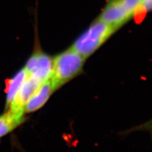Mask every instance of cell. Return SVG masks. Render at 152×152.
<instances>
[{
    "mask_svg": "<svg viewBox=\"0 0 152 152\" xmlns=\"http://www.w3.org/2000/svg\"><path fill=\"white\" fill-rule=\"evenodd\" d=\"M86 60L71 48L55 57L51 79L56 91L81 74Z\"/></svg>",
    "mask_w": 152,
    "mask_h": 152,
    "instance_id": "obj_1",
    "label": "cell"
},
{
    "mask_svg": "<svg viewBox=\"0 0 152 152\" xmlns=\"http://www.w3.org/2000/svg\"><path fill=\"white\" fill-rule=\"evenodd\" d=\"M118 29V27L98 18L75 41L70 48L86 59Z\"/></svg>",
    "mask_w": 152,
    "mask_h": 152,
    "instance_id": "obj_2",
    "label": "cell"
},
{
    "mask_svg": "<svg viewBox=\"0 0 152 152\" xmlns=\"http://www.w3.org/2000/svg\"><path fill=\"white\" fill-rule=\"evenodd\" d=\"M142 0H108L98 19L119 28L137 15Z\"/></svg>",
    "mask_w": 152,
    "mask_h": 152,
    "instance_id": "obj_3",
    "label": "cell"
},
{
    "mask_svg": "<svg viewBox=\"0 0 152 152\" xmlns=\"http://www.w3.org/2000/svg\"><path fill=\"white\" fill-rule=\"evenodd\" d=\"M53 58L41 50H36L27 61L24 69L28 75L44 83L51 78Z\"/></svg>",
    "mask_w": 152,
    "mask_h": 152,
    "instance_id": "obj_4",
    "label": "cell"
},
{
    "mask_svg": "<svg viewBox=\"0 0 152 152\" xmlns=\"http://www.w3.org/2000/svg\"><path fill=\"white\" fill-rule=\"evenodd\" d=\"M41 84L42 83L39 80L27 75V77L14 98L10 110L24 112V107L26 103Z\"/></svg>",
    "mask_w": 152,
    "mask_h": 152,
    "instance_id": "obj_5",
    "label": "cell"
},
{
    "mask_svg": "<svg viewBox=\"0 0 152 152\" xmlns=\"http://www.w3.org/2000/svg\"><path fill=\"white\" fill-rule=\"evenodd\" d=\"M56 90L51 78L42 83L33 94L24 107V113H31L39 110L48 100Z\"/></svg>",
    "mask_w": 152,
    "mask_h": 152,
    "instance_id": "obj_6",
    "label": "cell"
},
{
    "mask_svg": "<svg viewBox=\"0 0 152 152\" xmlns=\"http://www.w3.org/2000/svg\"><path fill=\"white\" fill-rule=\"evenodd\" d=\"M27 72L24 68L19 70L12 78L6 82L5 93L7 94L6 108H10L14 98L27 77Z\"/></svg>",
    "mask_w": 152,
    "mask_h": 152,
    "instance_id": "obj_7",
    "label": "cell"
},
{
    "mask_svg": "<svg viewBox=\"0 0 152 152\" xmlns=\"http://www.w3.org/2000/svg\"><path fill=\"white\" fill-rule=\"evenodd\" d=\"M24 112L10 110L0 116V137L11 132L24 121Z\"/></svg>",
    "mask_w": 152,
    "mask_h": 152,
    "instance_id": "obj_8",
    "label": "cell"
},
{
    "mask_svg": "<svg viewBox=\"0 0 152 152\" xmlns=\"http://www.w3.org/2000/svg\"><path fill=\"white\" fill-rule=\"evenodd\" d=\"M135 132H147L150 133L151 136H152V118L144 123L141 124L138 126L132 127L129 129L122 131L121 132V134L127 135Z\"/></svg>",
    "mask_w": 152,
    "mask_h": 152,
    "instance_id": "obj_9",
    "label": "cell"
}]
</instances>
